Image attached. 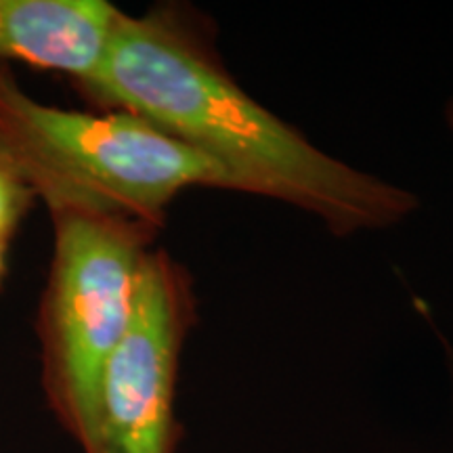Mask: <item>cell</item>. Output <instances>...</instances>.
<instances>
[{"label": "cell", "instance_id": "6da1fadb", "mask_svg": "<svg viewBox=\"0 0 453 453\" xmlns=\"http://www.w3.org/2000/svg\"><path fill=\"white\" fill-rule=\"evenodd\" d=\"M101 111H124L211 160L226 189L313 214L332 234L399 225L411 191L361 173L304 137L243 90L194 9L120 11L99 70L76 87Z\"/></svg>", "mask_w": 453, "mask_h": 453}, {"label": "cell", "instance_id": "7a4b0ae2", "mask_svg": "<svg viewBox=\"0 0 453 453\" xmlns=\"http://www.w3.org/2000/svg\"><path fill=\"white\" fill-rule=\"evenodd\" d=\"M0 164L50 212H93L164 226L191 187L226 189L211 160L124 111L34 99L0 61Z\"/></svg>", "mask_w": 453, "mask_h": 453}, {"label": "cell", "instance_id": "3957f363", "mask_svg": "<svg viewBox=\"0 0 453 453\" xmlns=\"http://www.w3.org/2000/svg\"><path fill=\"white\" fill-rule=\"evenodd\" d=\"M53 254L38 304L41 382L55 420L82 445L107 361L127 336L160 226L93 212H50Z\"/></svg>", "mask_w": 453, "mask_h": 453}, {"label": "cell", "instance_id": "277c9868", "mask_svg": "<svg viewBox=\"0 0 453 453\" xmlns=\"http://www.w3.org/2000/svg\"><path fill=\"white\" fill-rule=\"evenodd\" d=\"M189 271L166 250L147 254L130 327L107 361L84 453H174L180 353L196 324Z\"/></svg>", "mask_w": 453, "mask_h": 453}, {"label": "cell", "instance_id": "5b68a950", "mask_svg": "<svg viewBox=\"0 0 453 453\" xmlns=\"http://www.w3.org/2000/svg\"><path fill=\"white\" fill-rule=\"evenodd\" d=\"M120 9L107 0H0V61L81 87L99 70Z\"/></svg>", "mask_w": 453, "mask_h": 453}, {"label": "cell", "instance_id": "8992f818", "mask_svg": "<svg viewBox=\"0 0 453 453\" xmlns=\"http://www.w3.org/2000/svg\"><path fill=\"white\" fill-rule=\"evenodd\" d=\"M36 197L15 177L7 166L0 164V234L13 240L19 225L32 211Z\"/></svg>", "mask_w": 453, "mask_h": 453}, {"label": "cell", "instance_id": "52a82bcc", "mask_svg": "<svg viewBox=\"0 0 453 453\" xmlns=\"http://www.w3.org/2000/svg\"><path fill=\"white\" fill-rule=\"evenodd\" d=\"M9 246H11V237L0 234V290H3V283H4V280H7Z\"/></svg>", "mask_w": 453, "mask_h": 453}, {"label": "cell", "instance_id": "ba28073f", "mask_svg": "<svg viewBox=\"0 0 453 453\" xmlns=\"http://www.w3.org/2000/svg\"><path fill=\"white\" fill-rule=\"evenodd\" d=\"M445 120H447V127H449V130L453 133V97L449 99V104H447V107H445Z\"/></svg>", "mask_w": 453, "mask_h": 453}, {"label": "cell", "instance_id": "9c48e42d", "mask_svg": "<svg viewBox=\"0 0 453 453\" xmlns=\"http://www.w3.org/2000/svg\"><path fill=\"white\" fill-rule=\"evenodd\" d=\"M449 359H451V372H453V349H449Z\"/></svg>", "mask_w": 453, "mask_h": 453}]
</instances>
